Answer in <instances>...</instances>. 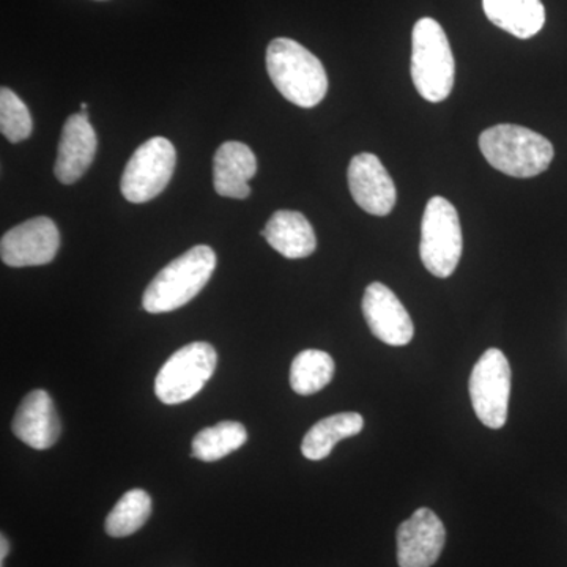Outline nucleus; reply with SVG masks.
Returning <instances> with one entry per match:
<instances>
[{
  "instance_id": "nucleus-7",
  "label": "nucleus",
  "mask_w": 567,
  "mask_h": 567,
  "mask_svg": "<svg viewBox=\"0 0 567 567\" xmlns=\"http://www.w3.org/2000/svg\"><path fill=\"white\" fill-rule=\"evenodd\" d=\"M177 152L163 136L145 141L123 171L121 189L128 203L145 204L166 189L173 178Z\"/></svg>"
},
{
  "instance_id": "nucleus-2",
  "label": "nucleus",
  "mask_w": 567,
  "mask_h": 567,
  "mask_svg": "<svg viewBox=\"0 0 567 567\" xmlns=\"http://www.w3.org/2000/svg\"><path fill=\"white\" fill-rule=\"evenodd\" d=\"M480 151L492 167L516 178L546 173L555 156L554 145L543 134L509 123L481 133Z\"/></svg>"
},
{
  "instance_id": "nucleus-20",
  "label": "nucleus",
  "mask_w": 567,
  "mask_h": 567,
  "mask_svg": "<svg viewBox=\"0 0 567 567\" xmlns=\"http://www.w3.org/2000/svg\"><path fill=\"white\" fill-rule=\"evenodd\" d=\"M333 358L322 350H303L290 368V386L297 394L311 395L322 391L333 380Z\"/></svg>"
},
{
  "instance_id": "nucleus-10",
  "label": "nucleus",
  "mask_w": 567,
  "mask_h": 567,
  "mask_svg": "<svg viewBox=\"0 0 567 567\" xmlns=\"http://www.w3.org/2000/svg\"><path fill=\"white\" fill-rule=\"evenodd\" d=\"M446 543V529L434 511L420 507L398 528L399 567H432Z\"/></svg>"
},
{
  "instance_id": "nucleus-17",
  "label": "nucleus",
  "mask_w": 567,
  "mask_h": 567,
  "mask_svg": "<svg viewBox=\"0 0 567 567\" xmlns=\"http://www.w3.org/2000/svg\"><path fill=\"white\" fill-rule=\"evenodd\" d=\"M484 13L496 28L527 40L546 24V9L540 0H483Z\"/></svg>"
},
{
  "instance_id": "nucleus-19",
  "label": "nucleus",
  "mask_w": 567,
  "mask_h": 567,
  "mask_svg": "<svg viewBox=\"0 0 567 567\" xmlns=\"http://www.w3.org/2000/svg\"><path fill=\"white\" fill-rule=\"evenodd\" d=\"M248 440V432L237 421H223L205 427L193 440V457L203 462H216L240 450Z\"/></svg>"
},
{
  "instance_id": "nucleus-21",
  "label": "nucleus",
  "mask_w": 567,
  "mask_h": 567,
  "mask_svg": "<svg viewBox=\"0 0 567 567\" xmlns=\"http://www.w3.org/2000/svg\"><path fill=\"white\" fill-rule=\"evenodd\" d=\"M151 514V495L142 488H133L118 499L107 516L104 528L112 537L132 536L147 524Z\"/></svg>"
},
{
  "instance_id": "nucleus-6",
  "label": "nucleus",
  "mask_w": 567,
  "mask_h": 567,
  "mask_svg": "<svg viewBox=\"0 0 567 567\" xmlns=\"http://www.w3.org/2000/svg\"><path fill=\"white\" fill-rule=\"evenodd\" d=\"M218 353L208 342L182 347L163 364L155 379V394L163 404L177 405L199 394L215 374Z\"/></svg>"
},
{
  "instance_id": "nucleus-4",
  "label": "nucleus",
  "mask_w": 567,
  "mask_h": 567,
  "mask_svg": "<svg viewBox=\"0 0 567 567\" xmlns=\"http://www.w3.org/2000/svg\"><path fill=\"white\" fill-rule=\"evenodd\" d=\"M456 62L442 25L421 18L412 35V80L429 103L445 102L454 87Z\"/></svg>"
},
{
  "instance_id": "nucleus-5",
  "label": "nucleus",
  "mask_w": 567,
  "mask_h": 567,
  "mask_svg": "<svg viewBox=\"0 0 567 567\" xmlns=\"http://www.w3.org/2000/svg\"><path fill=\"white\" fill-rule=\"evenodd\" d=\"M462 249L464 238L456 207L445 197H432L421 223L420 256L424 267L436 278H450L456 271Z\"/></svg>"
},
{
  "instance_id": "nucleus-13",
  "label": "nucleus",
  "mask_w": 567,
  "mask_h": 567,
  "mask_svg": "<svg viewBox=\"0 0 567 567\" xmlns=\"http://www.w3.org/2000/svg\"><path fill=\"white\" fill-rule=\"evenodd\" d=\"M96 133L89 121V111L70 115L59 142L54 174L63 185H73L87 173L96 153Z\"/></svg>"
},
{
  "instance_id": "nucleus-11",
  "label": "nucleus",
  "mask_w": 567,
  "mask_h": 567,
  "mask_svg": "<svg viewBox=\"0 0 567 567\" xmlns=\"http://www.w3.org/2000/svg\"><path fill=\"white\" fill-rule=\"evenodd\" d=\"M363 315L371 333L388 346H406L415 336L412 317L385 284H369L363 297Z\"/></svg>"
},
{
  "instance_id": "nucleus-8",
  "label": "nucleus",
  "mask_w": 567,
  "mask_h": 567,
  "mask_svg": "<svg viewBox=\"0 0 567 567\" xmlns=\"http://www.w3.org/2000/svg\"><path fill=\"white\" fill-rule=\"evenodd\" d=\"M509 395V361L502 350L488 349L470 377V398L481 423L488 429H502L507 421Z\"/></svg>"
},
{
  "instance_id": "nucleus-16",
  "label": "nucleus",
  "mask_w": 567,
  "mask_h": 567,
  "mask_svg": "<svg viewBox=\"0 0 567 567\" xmlns=\"http://www.w3.org/2000/svg\"><path fill=\"white\" fill-rule=\"evenodd\" d=\"M262 237L287 259H305L317 248L315 229L300 212L274 213L262 230Z\"/></svg>"
},
{
  "instance_id": "nucleus-1",
  "label": "nucleus",
  "mask_w": 567,
  "mask_h": 567,
  "mask_svg": "<svg viewBox=\"0 0 567 567\" xmlns=\"http://www.w3.org/2000/svg\"><path fill=\"white\" fill-rule=\"evenodd\" d=\"M267 71L284 99L297 106L315 107L328 92L322 62L298 41L275 39L268 44Z\"/></svg>"
},
{
  "instance_id": "nucleus-12",
  "label": "nucleus",
  "mask_w": 567,
  "mask_h": 567,
  "mask_svg": "<svg viewBox=\"0 0 567 567\" xmlns=\"http://www.w3.org/2000/svg\"><path fill=\"white\" fill-rule=\"evenodd\" d=\"M347 178L358 207L374 216H388L393 212L398 192L393 178L374 153L353 156Z\"/></svg>"
},
{
  "instance_id": "nucleus-24",
  "label": "nucleus",
  "mask_w": 567,
  "mask_h": 567,
  "mask_svg": "<svg viewBox=\"0 0 567 567\" xmlns=\"http://www.w3.org/2000/svg\"><path fill=\"white\" fill-rule=\"evenodd\" d=\"M87 103H81V111H87Z\"/></svg>"
},
{
  "instance_id": "nucleus-22",
  "label": "nucleus",
  "mask_w": 567,
  "mask_h": 567,
  "mask_svg": "<svg viewBox=\"0 0 567 567\" xmlns=\"http://www.w3.org/2000/svg\"><path fill=\"white\" fill-rule=\"evenodd\" d=\"M33 123L31 112L24 102L9 87L0 91V132L11 144H18L31 136Z\"/></svg>"
},
{
  "instance_id": "nucleus-15",
  "label": "nucleus",
  "mask_w": 567,
  "mask_h": 567,
  "mask_svg": "<svg viewBox=\"0 0 567 567\" xmlns=\"http://www.w3.org/2000/svg\"><path fill=\"white\" fill-rule=\"evenodd\" d=\"M257 173V158L244 142L227 141L213 158L215 192L230 199H246L251 194L249 181Z\"/></svg>"
},
{
  "instance_id": "nucleus-9",
  "label": "nucleus",
  "mask_w": 567,
  "mask_h": 567,
  "mask_svg": "<svg viewBox=\"0 0 567 567\" xmlns=\"http://www.w3.org/2000/svg\"><path fill=\"white\" fill-rule=\"evenodd\" d=\"M59 246L61 234L55 223L48 216H37L3 235L0 257L9 267H40L54 260Z\"/></svg>"
},
{
  "instance_id": "nucleus-3",
  "label": "nucleus",
  "mask_w": 567,
  "mask_h": 567,
  "mask_svg": "<svg viewBox=\"0 0 567 567\" xmlns=\"http://www.w3.org/2000/svg\"><path fill=\"white\" fill-rule=\"evenodd\" d=\"M215 268L216 254L210 246H194L153 278L142 297V308L151 315L177 311L200 293Z\"/></svg>"
},
{
  "instance_id": "nucleus-18",
  "label": "nucleus",
  "mask_w": 567,
  "mask_h": 567,
  "mask_svg": "<svg viewBox=\"0 0 567 567\" xmlns=\"http://www.w3.org/2000/svg\"><path fill=\"white\" fill-rule=\"evenodd\" d=\"M364 420L360 413L347 412L323 417L309 429L301 442V453L309 461H322L330 456L342 440L361 434Z\"/></svg>"
},
{
  "instance_id": "nucleus-23",
  "label": "nucleus",
  "mask_w": 567,
  "mask_h": 567,
  "mask_svg": "<svg viewBox=\"0 0 567 567\" xmlns=\"http://www.w3.org/2000/svg\"><path fill=\"white\" fill-rule=\"evenodd\" d=\"M10 551V544L9 539H7L6 536H0V567H3L6 565V558L7 555H9Z\"/></svg>"
},
{
  "instance_id": "nucleus-14",
  "label": "nucleus",
  "mask_w": 567,
  "mask_h": 567,
  "mask_svg": "<svg viewBox=\"0 0 567 567\" xmlns=\"http://www.w3.org/2000/svg\"><path fill=\"white\" fill-rule=\"evenodd\" d=\"M11 431L33 450H50L61 436V421L51 395L44 390H33L22 399Z\"/></svg>"
}]
</instances>
